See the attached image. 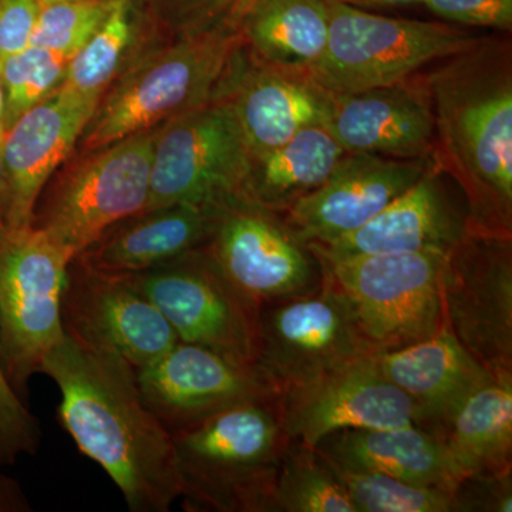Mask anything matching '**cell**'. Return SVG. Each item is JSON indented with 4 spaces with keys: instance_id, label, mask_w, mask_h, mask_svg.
Here are the masks:
<instances>
[{
    "instance_id": "cell-6",
    "label": "cell",
    "mask_w": 512,
    "mask_h": 512,
    "mask_svg": "<svg viewBox=\"0 0 512 512\" xmlns=\"http://www.w3.org/2000/svg\"><path fill=\"white\" fill-rule=\"evenodd\" d=\"M157 128L90 151L43 190L33 227L74 259L114 224L144 211Z\"/></svg>"
},
{
    "instance_id": "cell-10",
    "label": "cell",
    "mask_w": 512,
    "mask_h": 512,
    "mask_svg": "<svg viewBox=\"0 0 512 512\" xmlns=\"http://www.w3.org/2000/svg\"><path fill=\"white\" fill-rule=\"evenodd\" d=\"M373 353L348 299L323 269L312 292L259 308L255 365L278 396Z\"/></svg>"
},
{
    "instance_id": "cell-36",
    "label": "cell",
    "mask_w": 512,
    "mask_h": 512,
    "mask_svg": "<svg viewBox=\"0 0 512 512\" xmlns=\"http://www.w3.org/2000/svg\"><path fill=\"white\" fill-rule=\"evenodd\" d=\"M238 0H192L188 28L190 33L227 25Z\"/></svg>"
},
{
    "instance_id": "cell-11",
    "label": "cell",
    "mask_w": 512,
    "mask_h": 512,
    "mask_svg": "<svg viewBox=\"0 0 512 512\" xmlns=\"http://www.w3.org/2000/svg\"><path fill=\"white\" fill-rule=\"evenodd\" d=\"M121 276L156 305L181 342L255 365L261 305L228 278L208 244L150 271Z\"/></svg>"
},
{
    "instance_id": "cell-37",
    "label": "cell",
    "mask_w": 512,
    "mask_h": 512,
    "mask_svg": "<svg viewBox=\"0 0 512 512\" xmlns=\"http://www.w3.org/2000/svg\"><path fill=\"white\" fill-rule=\"evenodd\" d=\"M29 511H32V505L18 481L0 474V512Z\"/></svg>"
},
{
    "instance_id": "cell-40",
    "label": "cell",
    "mask_w": 512,
    "mask_h": 512,
    "mask_svg": "<svg viewBox=\"0 0 512 512\" xmlns=\"http://www.w3.org/2000/svg\"><path fill=\"white\" fill-rule=\"evenodd\" d=\"M2 133L0 130V229L5 228V214H6V183H5V168H3L2 157Z\"/></svg>"
},
{
    "instance_id": "cell-23",
    "label": "cell",
    "mask_w": 512,
    "mask_h": 512,
    "mask_svg": "<svg viewBox=\"0 0 512 512\" xmlns=\"http://www.w3.org/2000/svg\"><path fill=\"white\" fill-rule=\"evenodd\" d=\"M375 362L387 379L419 409V426L433 431L464 397L491 375L444 326L413 345L376 352Z\"/></svg>"
},
{
    "instance_id": "cell-17",
    "label": "cell",
    "mask_w": 512,
    "mask_h": 512,
    "mask_svg": "<svg viewBox=\"0 0 512 512\" xmlns=\"http://www.w3.org/2000/svg\"><path fill=\"white\" fill-rule=\"evenodd\" d=\"M103 96L60 86L3 130L5 228L32 225L36 202L47 181L72 153Z\"/></svg>"
},
{
    "instance_id": "cell-20",
    "label": "cell",
    "mask_w": 512,
    "mask_h": 512,
    "mask_svg": "<svg viewBox=\"0 0 512 512\" xmlns=\"http://www.w3.org/2000/svg\"><path fill=\"white\" fill-rule=\"evenodd\" d=\"M441 171L431 163L396 200L384 207L363 227L328 244H309L316 258L343 259L353 256L437 251L447 254L467 231L447 198L440 181Z\"/></svg>"
},
{
    "instance_id": "cell-26",
    "label": "cell",
    "mask_w": 512,
    "mask_h": 512,
    "mask_svg": "<svg viewBox=\"0 0 512 512\" xmlns=\"http://www.w3.org/2000/svg\"><path fill=\"white\" fill-rule=\"evenodd\" d=\"M346 154L326 126L303 128L281 146L252 154L245 200L282 214L325 183Z\"/></svg>"
},
{
    "instance_id": "cell-34",
    "label": "cell",
    "mask_w": 512,
    "mask_h": 512,
    "mask_svg": "<svg viewBox=\"0 0 512 512\" xmlns=\"http://www.w3.org/2000/svg\"><path fill=\"white\" fill-rule=\"evenodd\" d=\"M440 18L461 25L511 30L512 0H421Z\"/></svg>"
},
{
    "instance_id": "cell-31",
    "label": "cell",
    "mask_w": 512,
    "mask_h": 512,
    "mask_svg": "<svg viewBox=\"0 0 512 512\" xmlns=\"http://www.w3.org/2000/svg\"><path fill=\"white\" fill-rule=\"evenodd\" d=\"M133 40L128 0H114L109 15L83 49L70 59L62 86L86 94H104Z\"/></svg>"
},
{
    "instance_id": "cell-32",
    "label": "cell",
    "mask_w": 512,
    "mask_h": 512,
    "mask_svg": "<svg viewBox=\"0 0 512 512\" xmlns=\"http://www.w3.org/2000/svg\"><path fill=\"white\" fill-rule=\"evenodd\" d=\"M114 0H70L42 5L30 45L72 59L100 29Z\"/></svg>"
},
{
    "instance_id": "cell-22",
    "label": "cell",
    "mask_w": 512,
    "mask_h": 512,
    "mask_svg": "<svg viewBox=\"0 0 512 512\" xmlns=\"http://www.w3.org/2000/svg\"><path fill=\"white\" fill-rule=\"evenodd\" d=\"M225 207L177 204L138 212L107 229L76 258L107 274L150 271L207 245Z\"/></svg>"
},
{
    "instance_id": "cell-3",
    "label": "cell",
    "mask_w": 512,
    "mask_h": 512,
    "mask_svg": "<svg viewBox=\"0 0 512 512\" xmlns=\"http://www.w3.org/2000/svg\"><path fill=\"white\" fill-rule=\"evenodd\" d=\"M171 436L184 510L268 512L291 443L278 396L235 404Z\"/></svg>"
},
{
    "instance_id": "cell-4",
    "label": "cell",
    "mask_w": 512,
    "mask_h": 512,
    "mask_svg": "<svg viewBox=\"0 0 512 512\" xmlns=\"http://www.w3.org/2000/svg\"><path fill=\"white\" fill-rule=\"evenodd\" d=\"M242 45L238 29L221 25L188 33L144 57L100 100L84 130V150L109 146L215 100Z\"/></svg>"
},
{
    "instance_id": "cell-12",
    "label": "cell",
    "mask_w": 512,
    "mask_h": 512,
    "mask_svg": "<svg viewBox=\"0 0 512 512\" xmlns=\"http://www.w3.org/2000/svg\"><path fill=\"white\" fill-rule=\"evenodd\" d=\"M446 325L490 372H512V238L466 231L443 269Z\"/></svg>"
},
{
    "instance_id": "cell-24",
    "label": "cell",
    "mask_w": 512,
    "mask_h": 512,
    "mask_svg": "<svg viewBox=\"0 0 512 512\" xmlns=\"http://www.w3.org/2000/svg\"><path fill=\"white\" fill-rule=\"evenodd\" d=\"M313 448L340 466L386 474L404 483L457 493L467 481L444 441L417 424L397 429L342 430Z\"/></svg>"
},
{
    "instance_id": "cell-5",
    "label": "cell",
    "mask_w": 512,
    "mask_h": 512,
    "mask_svg": "<svg viewBox=\"0 0 512 512\" xmlns=\"http://www.w3.org/2000/svg\"><path fill=\"white\" fill-rule=\"evenodd\" d=\"M329 3V39L309 76L332 94L409 82L427 64L473 45L477 37L441 23L386 18Z\"/></svg>"
},
{
    "instance_id": "cell-30",
    "label": "cell",
    "mask_w": 512,
    "mask_h": 512,
    "mask_svg": "<svg viewBox=\"0 0 512 512\" xmlns=\"http://www.w3.org/2000/svg\"><path fill=\"white\" fill-rule=\"evenodd\" d=\"M69 62L52 50L32 45L0 60L2 131L62 86Z\"/></svg>"
},
{
    "instance_id": "cell-42",
    "label": "cell",
    "mask_w": 512,
    "mask_h": 512,
    "mask_svg": "<svg viewBox=\"0 0 512 512\" xmlns=\"http://www.w3.org/2000/svg\"><path fill=\"white\" fill-rule=\"evenodd\" d=\"M42 5H47V3H59V2H70V0H39Z\"/></svg>"
},
{
    "instance_id": "cell-8",
    "label": "cell",
    "mask_w": 512,
    "mask_h": 512,
    "mask_svg": "<svg viewBox=\"0 0 512 512\" xmlns=\"http://www.w3.org/2000/svg\"><path fill=\"white\" fill-rule=\"evenodd\" d=\"M447 254L420 251L316 259L348 299L369 345L382 352L413 345L447 326L443 305Z\"/></svg>"
},
{
    "instance_id": "cell-19",
    "label": "cell",
    "mask_w": 512,
    "mask_h": 512,
    "mask_svg": "<svg viewBox=\"0 0 512 512\" xmlns=\"http://www.w3.org/2000/svg\"><path fill=\"white\" fill-rule=\"evenodd\" d=\"M326 128L346 153L431 160L433 117L423 80L333 94Z\"/></svg>"
},
{
    "instance_id": "cell-1",
    "label": "cell",
    "mask_w": 512,
    "mask_h": 512,
    "mask_svg": "<svg viewBox=\"0 0 512 512\" xmlns=\"http://www.w3.org/2000/svg\"><path fill=\"white\" fill-rule=\"evenodd\" d=\"M59 387V420L80 453L120 488L128 510L167 512L181 497L173 436L148 409L137 369L64 336L42 372Z\"/></svg>"
},
{
    "instance_id": "cell-39",
    "label": "cell",
    "mask_w": 512,
    "mask_h": 512,
    "mask_svg": "<svg viewBox=\"0 0 512 512\" xmlns=\"http://www.w3.org/2000/svg\"><path fill=\"white\" fill-rule=\"evenodd\" d=\"M258 0H238L235 8L232 9L231 15H229L227 25L231 28L238 29L239 22L242 18L247 15L249 9L255 5Z\"/></svg>"
},
{
    "instance_id": "cell-13",
    "label": "cell",
    "mask_w": 512,
    "mask_h": 512,
    "mask_svg": "<svg viewBox=\"0 0 512 512\" xmlns=\"http://www.w3.org/2000/svg\"><path fill=\"white\" fill-rule=\"evenodd\" d=\"M64 335L82 348L123 357L140 369L178 342L156 305L126 276L97 271L74 258L62 295Z\"/></svg>"
},
{
    "instance_id": "cell-15",
    "label": "cell",
    "mask_w": 512,
    "mask_h": 512,
    "mask_svg": "<svg viewBox=\"0 0 512 512\" xmlns=\"http://www.w3.org/2000/svg\"><path fill=\"white\" fill-rule=\"evenodd\" d=\"M137 383L148 409L171 434L235 404L278 396L258 366L181 340L137 369Z\"/></svg>"
},
{
    "instance_id": "cell-21",
    "label": "cell",
    "mask_w": 512,
    "mask_h": 512,
    "mask_svg": "<svg viewBox=\"0 0 512 512\" xmlns=\"http://www.w3.org/2000/svg\"><path fill=\"white\" fill-rule=\"evenodd\" d=\"M255 60L249 69H231L217 99L234 111L252 154L281 146L306 127L326 126L332 114L333 94L308 73L278 69ZM220 89V90H221Z\"/></svg>"
},
{
    "instance_id": "cell-18",
    "label": "cell",
    "mask_w": 512,
    "mask_h": 512,
    "mask_svg": "<svg viewBox=\"0 0 512 512\" xmlns=\"http://www.w3.org/2000/svg\"><path fill=\"white\" fill-rule=\"evenodd\" d=\"M431 163L348 153L325 183L279 215L303 244H328L376 217L409 190Z\"/></svg>"
},
{
    "instance_id": "cell-38",
    "label": "cell",
    "mask_w": 512,
    "mask_h": 512,
    "mask_svg": "<svg viewBox=\"0 0 512 512\" xmlns=\"http://www.w3.org/2000/svg\"><path fill=\"white\" fill-rule=\"evenodd\" d=\"M332 2L348 3L352 6H407L421 3V0H332Z\"/></svg>"
},
{
    "instance_id": "cell-14",
    "label": "cell",
    "mask_w": 512,
    "mask_h": 512,
    "mask_svg": "<svg viewBox=\"0 0 512 512\" xmlns=\"http://www.w3.org/2000/svg\"><path fill=\"white\" fill-rule=\"evenodd\" d=\"M228 278L259 305L318 288L322 269L281 215L239 198L222 211L208 242Z\"/></svg>"
},
{
    "instance_id": "cell-25",
    "label": "cell",
    "mask_w": 512,
    "mask_h": 512,
    "mask_svg": "<svg viewBox=\"0 0 512 512\" xmlns=\"http://www.w3.org/2000/svg\"><path fill=\"white\" fill-rule=\"evenodd\" d=\"M467 480L512 470V372L491 373L433 430Z\"/></svg>"
},
{
    "instance_id": "cell-2",
    "label": "cell",
    "mask_w": 512,
    "mask_h": 512,
    "mask_svg": "<svg viewBox=\"0 0 512 512\" xmlns=\"http://www.w3.org/2000/svg\"><path fill=\"white\" fill-rule=\"evenodd\" d=\"M437 170L467 202L468 232L512 238V46L478 39L421 76Z\"/></svg>"
},
{
    "instance_id": "cell-27",
    "label": "cell",
    "mask_w": 512,
    "mask_h": 512,
    "mask_svg": "<svg viewBox=\"0 0 512 512\" xmlns=\"http://www.w3.org/2000/svg\"><path fill=\"white\" fill-rule=\"evenodd\" d=\"M238 30L256 60L308 73L322 60L329 39L328 0H258Z\"/></svg>"
},
{
    "instance_id": "cell-28",
    "label": "cell",
    "mask_w": 512,
    "mask_h": 512,
    "mask_svg": "<svg viewBox=\"0 0 512 512\" xmlns=\"http://www.w3.org/2000/svg\"><path fill=\"white\" fill-rule=\"evenodd\" d=\"M268 512H356L348 494L313 447H286Z\"/></svg>"
},
{
    "instance_id": "cell-16",
    "label": "cell",
    "mask_w": 512,
    "mask_h": 512,
    "mask_svg": "<svg viewBox=\"0 0 512 512\" xmlns=\"http://www.w3.org/2000/svg\"><path fill=\"white\" fill-rule=\"evenodd\" d=\"M373 355L278 396L289 439L316 447L342 430L419 426L416 404L380 372Z\"/></svg>"
},
{
    "instance_id": "cell-7",
    "label": "cell",
    "mask_w": 512,
    "mask_h": 512,
    "mask_svg": "<svg viewBox=\"0 0 512 512\" xmlns=\"http://www.w3.org/2000/svg\"><path fill=\"white\" fill-rule=\"evenodd\" d=\"M72 258L40 229H0V363L26 403L29 382L62 342V295Z\"/></svg>"
},
{
    "instance_id": "cell-41",
    "label": "cell",
    "mask_w": 512,
    "mask_h": 512,
    "mask_svg": "<svg viewBox=\"0 0 512 512\" xmlns=\"http://www.w3.org/2000/svg\"><path fill=\"white\" fill-rule=\"evenodd\" d=\"M2 114H3V92H2V77H0V130H2Z\"/></svg>"
},
{
    "instance_id": "cell-35",
    "label": "cell",
    "mask_w": 512,
    "mask_h": 512,
    "mask_svg": "<svg viewBox=\"0 0 512 512\" xmlns=\"http://www.w3.org/2000/svg\"><path fill=\"white\" fill-rule=\"evenodd\" d=\"M42 3L0 0V60L30 46Z\"/></svg>"
},
{
    "instance_id": "cell-9",
    "label": "cell",
    "mask_w": 512,
    "mask_h": 512,
    "mask_svg": "<svg viewBox=\"0 0 512 512\" xmlns=\"http://www.w3.org/2000/svg\"><path fill=\"white\" fill-rule=\"evenodd\" d=\"M251 158L225 100L165 121L157 128L144 211L177 204L225 207L245 198Z\"/></svg>"
},
{
    "instance_id": "cell-33",
    "label": "cell",
    "mask_w": 512,
    "mask_h": 512,
    "mask_svg": "<svg viewBox=\"0 0 512 512\" xmlns=\"http://www.w3.org/2000/svg\"><path fill=\"white\" fill-rule=\"evenodd\" d=\"M40 439L39 420L12 389L0 363V467L12 466L25 454H36Z\"/></svg>"
},
{
    "instance_id": "cell-29",
    "label": "cell",
    "mask_w": 512,
    "mask_h": 512,
    "mask_svg": "<svg viewBox=\"0 0 512 512\" xmlns=\"http://www.w3.org/2000/svg\"><path fill=\"white\" fill-rule=\"evenodd\" d=\"M318 454L348 494L356 512L464 511L456 491L404 483L386 474L343 467L319 451Z\"/></svg>"
}]
</instances>
